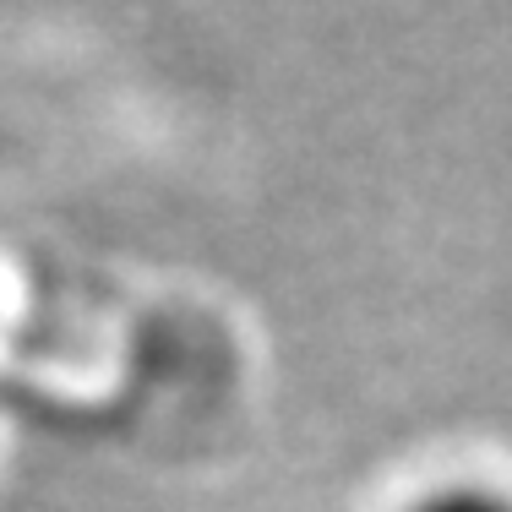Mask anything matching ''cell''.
Instances as JSON below:
<instances>
[{
	"label": "cell",
	"instance_id": "cell-1",
	"mask_svg": "<svg viewBox=\"0 0 512 512\" xmlns=\"http://www.w3.org/2000/svg\"><path fill=\"white\" fill-rule=\"evenodd\" d=\"M420 512H512V502L496 496V491H442V496H431Z\"/></svg>",
	"mask_w": 512,
	"mask_h": 512
}]
</instances>
